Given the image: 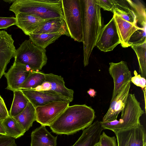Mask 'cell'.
<instances>
[{
	"mask_svg": "<svg viewBox=\"0 0 146 146\" xmlns=\"http://www.w3.org/2000/svg\"><path fill=\"white\" fill-rule=\"evenodd\" d=\"M99 143L100 146H117L116 137L109 136L104 132L101 134Z\"/></svg>",
	"mask_w": 146,
	"mask_h": 146,
	"instance_id": "obj_28",
	"label": "cell"
},
{
	"mask_svg": "<svg viewBox=\"0 0 146 146\" xmlns=\"http://www.w3.org/2000/svg\"><path fill=\"white\" fill-rule=\"evenodd\" d=\"M65 21L70 36L83 42V14L81 0H62Z\"/></svg>",
	"mask_w": 146,
	"mask_h": 146,
	"instance_id": "obj_5",
	"label": "cell"
},
{
	"mask_svg": "<svg viewBox=\"0 0 146 146\" xmlns=\"http://www.w3.org/2000/svg\"><path fill=\"white\" fill-rule=\"evenodd\" d=\"M46 52L45 49L36 46L30 40H25L16 50L15 61L38 71L47 62Z\"/></svg>",
	"mask_w": 146,
	"mask_h": 146,
	"instance_id": "obj_6",
	"label": "cell"
},
{
	"mask_svg": "<svg viewBox=\"0 0 146 146\" xmlns=\"http://www.w3.org/2000/svg\"><path fill=\"white\" fill-rule=\"evenodd\" d=\"M13 117L26 132L32 126L33 122L36 120L35 108L29 101L21 113Z\"/></svg>",
	"mask_w": 146,
	"mask_h": 146,
	"instance_id": "obj_22",
	"label": "cell"
},
{
	"mask_svg": "<svg viewBox=\"0 0 146 146\" xmlns=\"http://www.w3.org/2000/svg\"><path fill=\"white\" fill-rule=\"evenodd\" d=\"M83 14L84 64L89 60L102 29L101 8L97 0H81Z\"/></svg>",
	"mask_w": 146,
	"mask_h": 146,
	"instance_id": "obj_2",
	"label": "cell"
},
{
	"mask_svg": "<svg viewBox=\"0 0 146 146\" xmlns=\"http://www.w3.org/2000/svg\"><path fill=\"white\" fill-rule=\"evenodd\" d=\"M55 33L70 36L66 23L63 19L56 18L47 20L40 24L31 34Z\"/></svg>",
	"mask_w": 146,
	"mask_h": 146,
	"instance_id": "obj_19",
	"label": "cell"
},
{
	"mask_svg": "<svg viewBox=\"0 0 146 146\" xmlns=\"http://www.w3.org/2000/svg\"><path fill=\"white\" fill-rule=\"evenodd\" d=\"M113 1L114 5L113 14H115L125 21L138 26L136 16L127 0Z\"/></svg>",
	"mask_w": 146,
	"mask_h": 146,
	"instance_id": "obj_21",
	"label": "cell"
},
{
	"mask_svg": "<svg viewBox=\"0 0 146 146\" xmlns=\"http://www.w3.org/2000/svg\"><path fill=\"white\" fill-rule=\"evenodd\" d=\"M15 139L6 135H0V146H16Z\"/></svg>",
	"mask_w": 146,
	"mask_h": 146,
	"instance_id": "obj_31",
	"label": "cell"
},
{
	"mask_svg": "<svg viewBox=\"0 0 146 146\" xmlns=\"http://www.w3.org/2000/svg\"><path fill=\"white\" fill-rule=\"evenodd\" d=\"M62 35L59 33L31 34L29 40L35 45L44 49L54 42Z\"/></svg>",
	"mask_w": 146,
	"mask_h": 146,
	"instance_id": "obj_25",
	"label": "cell"
},
{
	"mask_svg": "<svg viewBox=\"0 0 146 146\" xmlns=\"http://www.w3.org/2000/svg\"><path fill=\"white\" fill-rule=\"evenodd\" d=\"M131 82H128L112 101L110 102L109 108L101 121L108 122L117 119L118 115L125 107L129 93Z\"/></svg>",
	"mask_w": 146,
	"mask_h": 146,
	"instance_id": "obj_15",
	"label": "cell"
},
{
	"mask_svg": "<svg viewBox=\"0 0 146 146\" xmlns=\"http://www.w3.org/2000/svg\"><path fill=\"white\" fill-rule=\"evenodd\" d=\"M3 120L0 119V134L6 135L5 129L3 124Z\"/></svg>",
	"mask_w": 146,
	"mask_h": 146,
	"instance_id": "obj_34",
	"label": "cell"
},
{
	"mask_svg": "<svg viewBox=\"0 0 146 146\" xmlns=\"http://www.w3.org/2000/svg\"><path fill=\"white\" fill-rule=\"evenodd\" d=\"M31 146H56L57 137L52 135L45 126L41 125L31 133Z\"/></svg>",
	"mask_w": 146,
	"mask_h": 146,
	"instance_id": "obj_20",
	"label": "cell"
},
{
	"mask_svg": "<svg viewBox=\"0 0 146 146\" xmlns=\"http://www.w3.org/2000/svg\"><path fill=\"white\" fill-rule=\"evenodd\" d=\"M94 146H100L99 142L97 143Z\"/></svg>",
	"mask_w": 146,
	"mask_h": 146,
	"instance_id": "obj_37",
	"label": "cell"
},
{
	"mask_svg": "<svg viewBox=\"0 0 146 146\" xmlns=\"http://www.w3.org/2000/svg\"><path fill=\"white\" fill-rule=\"evenodd\" d=\"M87 93L90 97L94 98L96 95V92L94 89L90 88L87 91Z\"/></svg>",
	"mask_w": 146,
	"mask_h": 146,
	"instance_id": "obj_35",
	"label": "cell"
},
{
	"mask_svg": "<svg viewBox=\"0 0 146 146\" xmlns=\"http://www.w3.org/2000/svg\"><path fill=\"white\" fill-rule=\"evenodd\" d=\"M13 102L9 115L14 117L21 113L27 106L29 101L20 90L14 91Z\"/></svg>",
	"mask_w": 146,
	"mask_h": 146,
	"instance_id": "obj_24",
	"label": "cell"
},
{
	"mask_svg": "<svg viewBox=\"0 0 146 146\" xmlns=\"http://www.w3.org/2000/svg\"><path fill=\"white\" fill-rule=\"evenodd\" d=\"M11 35L0 30V79L4 75L11 59L15 57L16 49Z\"/></svg>",
	"mask_w": 146,
	"mask_h": 146,
	"instance_id": "obj_13",
	"label": "cell"
},
{
	"mask_svg": "<svg viewBox=\"0 0 146 146\" xmlns=\"http://www.w3.org/2000/svg\"><path fill=\"white\" fill-rule=\"evenodd\" d=\"M109 72L113 79L114 84L111 102L125 84L131 81L132 76L126 62H111L109 63Z\"/></svg>",
	"mask_w": 146,
	"mask_h": 146,
	"instance_id": "obj_10",
	"label": "cell"
},
{
	"mask_svg": "<svg viewBox=\"0 0 146 146\" xmlns=\"http://www.w3.org/2000/svg\"><path fill=\"white\" fill-rule=\"evenodd\" d=\"M6 135L15 139L23 135L26 131L13 117L9 115L3 121Z\"/></svg>",
	"mask_w": 146,
	"mask_h": 146,
	"instance_id": "obj_23",
	"label": "cell"
},
{
	"mask_svg": "<svg viewBox=\"0 0 146 146\" xmlns=\"http://www.w3.org/2000/svg\"><path fill=\"white\" fill-rule=\"evenodd\" d=\"M9 10L15 14L27 13L45 20L60 18L64 20L62 0H16Z\"/></svg>",
	"mask_w": 146,
	"mask_h": 146,
	"instance_id": "obj_3",
	"label": "cell"
},
{
	"mask_svg": "<svg viewBox=\"0 0 146 146\" xmlns=\"http://www.w3.org/2000/svg\"><path fill=\"white\" fill-rule=\"evenodd\" d=\"M69 101H57L35 108L36 121L41 125L50 126L69 106Z\"/></svg>",
	"mask_w": 146,
	"mask_h": 146,
	"instance_id": "obj_7",
	"label": "cell"
},
{
	"mask_svg": "<svg viewBox=\"0 0 146 146\" xmlns=\"http://www.w3.org/2000/svg\"><path fill=\"white\" fill-rule=\"evenodd\" d=\"M137 56L141 76L146 78V40L144 42L131 45Z\"/></svg>",
	"mask_w": 146,
	"mask_h": 146,
	"instance_id": "obj_27",
	"label": "cell"
},
{
	"mask_svg": "<svg viewBox=\"0 0 146 146\" xmlns=\"http://www.w3.org/2000/svg\"><path fill=\"white\" fill-rule=\"evenodd\" d=\"M119 120L117 119L100 123L103 129L111 130L114 133L119 131L141 125L140 118L145 113L134 94L129 93L124 109Z\"/></svg>",
	"mask_w": 146,
	"mask_h": 146,
	"instance_id": "obj_4",
	"label": "cell"
},
{
	"mask_svg": "<svg viewBox=\"0 0 146 146\" xmlns=\"http://www.w3.org/2000/svg\"><path fill=\"white\" fill-rule=\"evenodd\" d=\"M114 18L119 34L120 44L124 48L131 46L129 43L130 38L133 34L138 30H146V28H141L130 23L115 14Z\"/></svg>",
	"mask_w": 146,
	"mask_h": 146,
	"instance_id": "obj_16",
	"label": "cell"
},
{
	"mask_svg": "<svg viewBox=\"0 0 146 146\" xmlns=\"http://www.w3.org/2000/svg\"><path fill=\"white\" fill-rule=\"evenodd\" d=\"M20 90L35 108L54 102H71L72 101L65 97L45 91H38L34 89Z\"/></svg>",
	"mask_w": 146,
	"mask_h": 146,
	"instance_id": "obj_14",
	"label": "cell"
},
{
	"mask_svg": "<svg viewBox=\"0 0 146 146\" xmlns=\"http://www.w3.org/2000/svg\"><path fill=\"white\" fill-rule=\"evenodd\" d=\"M32 70L28 66L14 61L7 72L4 75L7 80L6 89L13 91L19 90L21 86Z\"/></svg>",
	"mask_w": 146,
	"mask_h": 146,
	"instance_id": "obj_12",
	"label": "cell"
},
{
	"mask_svg": "<svg viewBox=\"0 0 146 146\" xmlns=\"http://www.w3.org/2000/svg\"><path fill=\"white\" fill-rule=\"evenodd\" d=\"M114 133L117 146H146V132L142 125Z\"/></svg>",
	"mask_w": 146,
	"mask_h": 146,
	"instance_id": "obj_9",
	"label": "cell"
},
{
	"mask_svg": "<svg viewBox=\"0 0 146 146\" xmlns=\"http://www.w3.org/2000/svg\"><path fill=\"white\" fill-rule=\"evenodd\" d=\"M96 117L95 111L86 104L69 106L49 126L54 133L70 135L91 125Z\"/></svg>",
	"mask_w": 146,
	"mask_h": 146,
	"instance_id": "obj_1",
	"label": "cell"
},
{
	"mask_svg": "<svg viewBox=\"0 0 146 146\" xmlns=\"http://www.w3.org/2000/svg\"><path fill=\"white\" fill-rule=\"evenodd\" d=\"M9 115L4 100L0 95V119L3 120Z\"/></svg>",
	"mask_w": 146,
	"mask_h": 146,
	"instance_id": "obj_33",
	"label": "cell"
},
{
	"mask_svg": "<svg viewBox=\"0 0 146 146\" xmlns=\"http://www.w3.org/2000/svg\"><path fill=\"white\" fill-rule=\"evenodd\" d=\"M45 80L41 86L33 89L38 91H45L58 94L73 100L74 91L65 85L63 77L52 73L44 74Z\"/></svg>",
	"mask_w": 146,
	"mask_h": 146,
	"instance_id": "obj_11",
	"label": "cell"
},
{
	"mask_svg": "<svg viewBox=\"0 0 146 146\" xmlns=\"http://www.w3.org/2000/svg\"><path fill=\"white\" fill-rule=\"evenodd\" d=\"M120 44L115 19L113 17L110 21L102 28L95 46L105 52L111 51Z\"/></svg>",
	"mask_w": 146,
	"mask_h": 146,
	"instance_id": "obj_8",
	"label": "cell"
},
{
	"mask_svg": "<svg viewBox=\"0 0 146 146\" xmlns=\"http://www.w3.org/2000/svg\"><path fill=\"white\" fill-rule=\"evenodd\" d=\"M16 1V0H4V1L6 2H8V3H13V2H14L15 1Z\"/></svg>",
	"mask_w": 146,
	"mask_h": 146,
	"instance_id": "obj_36",
	"label": "cell"
},
{
	"mask_svg": "<svg viewBox=\"0 0 146 146\" xmlns=\"http://www.w3.org/2000/svg\"><path fill=\"white\" fill-rule=\"evenodd\" d=\"M16 20L15 17H0V29H7L10 27L15 25Z\"/></svg>",
	"mask_w": 146,
	"mask_h": 146,
	"instance_id": "obj_30",
	"label": "cell"
},
{
	"mask_svg": "<svg viewBox=\"0 0 146 146\" xmlns=\"http://www.w3.org/2000/svg\"><path fill=\"white\" fill-rule=\"evenodd\" d=\"M45 80L44 74L31 70L27 78L20 86L19 90L35 89L41 86Z\"/></svg>",
	"mask_w": 146,
	"mask_h": 146,
	"instance_id": "obj_26",
	"label": "cell"
},
{
	"mask_svg": "<svg viewBox=\"0 0 146 146\" xmlns=\"http://www.w3.org/2000/svg\"><path fill=\"white\" fill-rule=\"evenodd\" d=\"M97 1L101 8L113 13L114 5L113 0H97Z\"/></svg>",
	"mask_w": 146,
	"mask_h": 146,
	"instance_id": "obj_32",
	"label": "cell"
},
{
	"mask_svg": "<svg viewBox=\"0 0 146 146\" xmlns=\"http://www.w3.org/2000/svg\"><path fill=\"white\" fill-rule=\"evenodd\" d=\"M103 129L100 121H95L83 130L81 136L72 146H94L99 142Z\"/></svg>",
	"mask_w": 146,
	"mask_h": 146,
	"instance_id": "obj_17",
	"label": "cell"
},
{
	"mask_svg": "<svg viewBox=\"0 0 146 146\" xmlns=\"http://www.w3.org/2000/svg\"><path fill=\"white\" fill-rule=\"evenodd\" d=\"M15 15L16 20L15 25L21 29L25 35L28 36L47 20L36 15L27 13H18Z\"/></svg>",
	"mask_w": 146,
	"mask_h": 146,
	"instance_id": "obj_18",
	"label": "cell"
},
{
	"mask_svg": "<svg viewBox=\"0 0 146 146\" xmlns=\"http://www.w3.org/2000/svg\"><path fill=\"white\" fill-rule=\"evenodd\" d=\"M133 73L134 76L132 77L131 81L136 86L143 89H145V79L142 77L141 75L138 74L136 70H134Z\"/></svg>",
	"mask_w": 146,
	"mask_h": 146,
	"instance_id": "obj_29",
	"label": "cell"
}]
</instances>
